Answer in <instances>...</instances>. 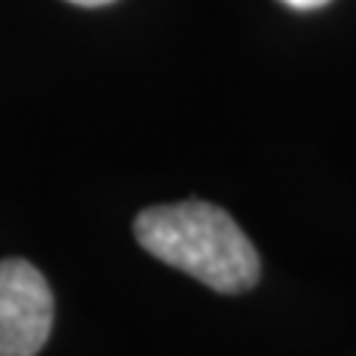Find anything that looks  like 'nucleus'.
<instances>
[{
    "label": "nucleus",
    "mask_w": 356,
    "mask_h": 356,
    "mask_svg": "<svg viewBox=\"0 0 356 356\" xmlns=\"http://www.w3.org/2000/svg\"><path fill=\"white\" fill-rule=\"evenodd\" d=\"M282 3H288V6H293V8H301V11H309V8L325 6L327 0H282Z\"/></svg>",
    "instance_id": "3"
},
{
    "label": "nucleus",
    "mask_w": 356,
    "mask_h": 356,
    "mask_svg": "<svg viewBox=\"0 0 356 356\" xmlns=\"http://www.w3.org/2000/svg\"><path fill=\"white\" fill-rule=\"evenodd\" d=\"M53 325V293L24 259L0 261V356H35Z\"/></svg>",
    "instance_id": "2"
},
{
    "label": "nucleus",
    "mask_w": 356,
    "mask_h": 356,
    "mask_svg": "<svg viewBox=\"0 0 356 356\" xmlns=\"http://www.w3.org/2000/svg\"><path fill=\"white\" fill-rule=\"evenodd\" d=\"M74 6H85V8H95V6H106V3H114V0H69Z\"/></svg>",
    "instance_id": "4"
},
{
    "label": "nucleus",
    "mask_w": 356,
    "mask_h": 356,
    "mask_svg": "<svg viewBox=\"0 0 356 356\" xmlns=\"http://www.w3.org/2000/svg\"><path fill=\"white\" fill-rule=\"evenodd\" d=\"M135 238L151 256L216 293L248 291L261 272L254 243L214 204L182 201L145 209L135 219Z\"/></svg>",
    "instance_id": "1"
}]
</instances>
